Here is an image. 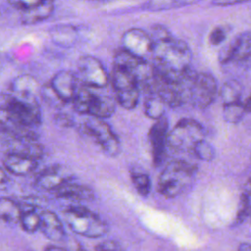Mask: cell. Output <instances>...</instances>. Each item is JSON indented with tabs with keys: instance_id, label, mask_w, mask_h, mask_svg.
<instances>
[{
	"instance_id": "cell-8",
	"label": "cell",
	"mask_w": 251,
	"mask_h": 251,
	"mask_svg": "<svg viewBox=\"0 0 251 251\" xmlns=\"http://www.w3.org/2000/svg\"><path fill=\"white\" fill-rule=\"evenodd\" d=\"M218 94V84L215 77L208 73H196L189 89L188 100L193 107L205 109L209 107Z\"/></svg>"
},
{
	"instance_id": "cell-5",
	"label": "cell",
	"mask_w": 251,
	"mask_h": 251,
	"mask_svg": "<svg viewBox=\"0 0 251 251\" xmlns=\"http://www.w3.org/2000/svg\"><path fill=\"white\" fill-rule=\"evenodd\" d=\"M204 136L205 130L197 121L182 119L168 132V147L176 152H190Z\"/></svg>"
},
{
	"instance_id": "cell-7",
	"label": "cell",
	"mask_w": 251,
	"mask_h": 251,
	"mask_svg": "<svg viewBox=\"0 0 251 251\" xmlns=\"http://www.w3.org/2000/svg\"><path fill=\"white\" fill-rule=\"evenodd\" d=\"M82 124L84 132L91 136L101 147L105 154L115 157L121 152V144L118 136L112 131L111 127L103 119L89 116Z\"/></svg>"
},
{
	"instance_id": "cell-24",
	"label": "cell",
	"mask_w": 251,
	"mask_h": 251,
	"mask_svg": "<svg viewBox=\"0 0 251 251\" xmlns=\"http://www.w3.org/2000/svg\"><path fill=\"white\" fill-rule=\"evenodd\" d=\"M22 214L21 205L9 197H0V220L9 224H17Z\"/></svg>"
},
{
	"instance_id": "cell-36",
	"label": "cell",
	"mask_w": 251,
	"mask_h": 251,
	"mask_svg": "<svg viewBox=\"0 0 251 251\" xmlns=\"http://www.w3.org/2000/svg\"><path fill=\"white\" fill-rule=\"evenodd\" d=\"M41 1H43V0H8L10 5H12L13 7L20 9V10L36 5V4L40 3Z\"/></svg>"
},
{
	"instance_id": "cell-43",
	"label": "cell",
	"mask_w": 251,
	"mask_h": 251,
	"mask_svg": "<svg viewBox=\"0 0 251 251\" xmlns=\"http://www.w3.org/2000/svg\"><path fill=\"white\" fill-rule=\"evenodd\" d=\"M1 66H2V60H1V57H0V68H1Z\"/></svg>"
},
{
	"instance_id": "cell-16",
	"label": "cell",
	"mask_w": 251,
	"mask_h": 251,
	"mask_svg": "<svg viewBox=\"0 0 251 251\" xmlns=\"http://www.w3.org/2000/svg\"><path fill=\"white\" fill-rule=\"evenodd\" d=\"M40 214L39 229L46 238L59 242L65 237V229L60 218L51 211H42Z\"/></svg>"
},
{
	"instance_id": "cell-30",
	"label": "cell",
	"mask_w": 251,
	"mask_h": 251,
	"mask_svg": "<svg viewBox=\"0 0 251 251\" xmlns=\"http://www.w3.org/2000/svg\"><path fill=\"white\" fill-rule=\"evenodd\" d=\"M191 154H193L196 158L202 161H212L215 157V150L213 146L208 143L204 138L199 140L190 150Z\"/></svg>"
},
{
	"instance_id": "cell-18",
	"label": "cell",
	"mask_w": 251,
	"mask_h": 251,
	"mask_svg": "<svg viewBox=\"0 0 251 251\" xmlns=\"http://www.w3.org/2000/svg\"><path fill=\"white\" fill-rule=\"evenodd\" d=\"M52 192L57 197L75 200H90L94 197V193L90 187L73 182L72 179L64 182Z\"/></svg>"
},
{
	"instance_id": "cell-12",
	"label": "cell",
	"mask_w": 251,
	"mask_h": 251,
	"mask_svg": "<svg viewBox=\"0 0 251 251\" xmlns=\"http://www.w3.org/2000/svg\"><path fill=\"white\" fill-rule=\"evenodd\" d=\"M0 140L3 142L7 153L20 154L36 160H39L44 153L43 146L35 138L1 135Z\"/></svg>"
},
{
	"instance_id": "cell-22",
	"label": "cell",
	"mask_w": 251,
	"mask_h": 251,
	"mask_svg": "<svg viewBox=\"0 0 251 251\" xmlns=\"http://www.w3.org/2000/svg\"><path fill=\"white\" fill-rule=\"evenodd\" d=\"M251 102L249 96L245 100H240L235 103L224 105L223 117L224 120L230 124H236L242 120L244 115L251 109Z\"/></svg>"
},
{
	"instance_id": "cell-19",
	"label": "cell",
	"mask_w": 251,
	"mask_h": 251,
	"mask_svg": "<svg viewBox=\"0 0 251 251\" xmlns=\"http://www.w3.org/2000/svg\"><path fill=\"white\" fill-rule=\"evenodd\" d=\"M231 61L244 62L249 59L251 53V34L244 31L228 43Z\"/></svg>"
},
{
	"instance_id": "cell-25",
	"label": "cell",
	"mask_w": 251,
	"mask_h": 251,
	"mask_svg": "<svg viewBox=\"0 0 251 251\" xmlns=\"http://www.w3.org/2000/svg\"><path fill=\"white\" fill-rule=\"evenodd\" d=\"M10 91L19 94L36 96V93L40 91V87L34 77L27 75H23L14 78V80L11 83Z\"/></svg>"
},
{
	"instance_id": "cell-26",
	"label": "cell",
	"mask_w": 251,
	"mask_h": 251,
	"mask_svg": "<svg viewBox=\"0 0 251 251\" xmlns=\"http://www.w3.org/2000/svg\"><path fill=\"white\" fill-rule=\"evenodd\" d=\"M241 94H242V85L237 80H234V79L226 81L220 89V96L224 105L240 101Z\"/></svg>"
},
{
	"instance_id": "cell-42",
	"label": "cell",
	"mask_w": 251,
	"mask_h": 251,
	"mask_svg": "<svg viewBox=\"0 0 251 251\" xmlns=\"http://www.w3.org/2000/svg\"><path fill=\"white\" fill-rule=\"evenodd\" d=\"M64 247L61 246H57V245H49L45 247V250H64Z\"/></svg>"
},
{
	"instance_id": "cell-40",
	"label": "cell",
	"mask_w": 251,
	"mask_h": 251,
	"mask_svg": "<svg viewBox=\"0 0 251 251\" xmlns=\"http://www.w3.org/2000/svg\"><path fill=\"white\" fill-rule=\"evenodd\" d=\"M8 182H9V178H8L5 171L0 168V190L5 189L8 185Z\"/></svg>"
},
{
	"instance_id": "cell-29",
	"label": "cell",
	"mask_w": 251,
	"mask_h": 251,
	"mask_svg": "<svg viewBox=\"0 0 251 251\" xmlns=\"http://www.w3.org/2000/svg\"><path fill=\"white\" fill-rule=\"evenodd\" d=\"M249 213H250V186H249V181H247L246 187L244 188L240 197L239 208L234 221V225L237 226L244 223L248 218Z\"/></svg>"
},
{
	"instance_id": "cell-10",
	"label": "cell",
	"mask_w": 251,
	"mask_h": 251,
	"mask_svg": "<svg viewBox=\"0 0 251 251\" xmlns=\"http://www.w3.org/2000/svg\"><path fill=\"white\" fill-rule=\"evenodd\" d=\"M123 49L142 59L152 55L153 42L147 31L141 28H129L122 37ZM147 60V59H146Z\"/></svg>"
},
{
	"instance_id": "cell-4",
	"label": "cell",
	"mask_w": 251,
	"mask_h": 251,
	"mask_svg": "<svg viewBox=\"0 0 251 251\" xmlns=\"http://www.w3.org/2000/svg\"><path fill=\"white\" fill-rule=\"evenodd\" d=\"M65 219L75 233L89 238L101 237L109 229L108 225L98 215L81 205L68 208Z\"/></svg>"
},
{
	"instance_id": "cell-28",
	"label": "cell",
	"mask_w": 251,
	"mask_h": 251,
	"mask_svg": "<svg viewBox=\"0 0 251 251\" xmlns=\"http://www.w3.org/2000/svg\"><path fill=\"white\" fill-rule=\"evenodd\" d=\"M165 105L164 101L156 93H152L144 103V113L148 118L158 120L165 114Z\"/></svg>"
},
{
	"instance_id": "cell-2",
	"label": "cell",
	"mask_w": 251,
	"mask_h": 251,
	"mask_svg": "<svg viewBox=\"0 0 251 251\" xmlns=\"http://www.w3.org/2000/svg\"><path fill=\"white\" fill-rule=\"evenodd\" d=\"M0 107L18 124L31 128L41 124V110L35 95L10 91L0 95Z\"/></svg>"
},
{
	"instance_id": "cell-32",
	"label": "cell",
	"mask_w": 251,
	"mask_h": 251,
	"mask_svg": "<svg viewBox=\"0 0 251 251\" xmlns=\"http://www.w3.org/2000/svg\"><path fill=\"white\" fill-rule=\"evenodd\" d=\"M131 180L136 191L143 197H146L151 190V180L145 173H131Z\"/></svg>"
},
{
	"instance_id": "cell-6",
	"label": "cell",
	"mask_w": 251,
	"mask_h": 251,
	"mask_svg": "<svg viewBox=\"0 0 251 251\" xmlns=\"http://www.w3.org/2000/svg\"><path fill=\"white\" fill-rule=\"evenodd\" d=\"M112 83L117 102L125 109H134L139 101L140 88L135 75L123 68L114 66Z\"/></svg>"
},
{
	"instance_id": "cell-39",
	"label": "cell",
	"mask_w": 251,
	"mask_h": 251,
	"mask_svg": "<svg viewBox=\"0 0 251 251\" xmlns=\"http://www.w3.org/2000/svg\"><path fill=\"white\" fill-rule=\"evenodd\" d=\"M250 0H213L212 4L214 6H229V5H234V4H239V3H245Z\"/></svg>"
},
{
	"instance_id": "cell-20",
	"label": "cell",
	"mask_w": 251,
	"mask_h": 251,
	"mask_svg": "<svg viewBox=\"0 0 251 251\" xmlns=\"http://www.w3.org/2000/svg\"><path fill=\"white\" fill-rule=\"evenodd\" d=\"M114 112L115 102L111 97L93 92L89 103L87 115L104 119L112 116Z\"/></svg>"
},
{
	"instance_id": "cell-17",
	"label": "cell",
	"mask_w": 251,
	"mask_h": 251,
	"mask_svg": "<svg viewBox=\"0 0 251 251\" xmlns=\"http://www.w3.org/2000/svg\"><path fill=\"white\" fill-rule=\"evenodd\" d=\"M54 11V0H43L31 7L21 10V22L24 25H34L49 18Z\"/></svg>"
},
{
	"instance_id": "cell-27",
	"label": "cell",
	"mask_w": 251,
	"mask_h": 251,
	"mask_svg": "<svg viewBox=\"0 0 251 251\" xmlns=\"http://www.w3.org/2000/svg\"><path fill=\"white\" fill-rule=\"evenodd\" d=\"M93 91L89 89V87L85 85H81L78 87L75 97L73 98L72 102L74 109L81 115H87L89 103L92 97Z\"/></svg>"
},
{
	"instance_id": "cell-35",
	"label": "cell",
	"mask_w": 251,
	"mask_h": 251,
	"mask_svg": "<svg viewBox=\"0 0 251 251\" xmlns=\"http://www.w3.org/2000/svg\"><path fill=\"white\" fill-rule=\"evenodd\" d=\"M227 28L225 26H216L209 35V41L212 45H220L227 36Z\"/></svg>"
},
{
	"instance_id": "cell-38",
	"label": "cell",
	"mask_w": 251,
	"mask_h": 251,
	"mask_svg": "<svg viewBox=\"0 0 251 251\" xmlns=\"http://www.w3.org/2000/svg\"><path fill=\"white\" fill-rule=\"evenodd\" d=\"M55 121L58 125L62 126H71L74 125L72 117H70L69 115H67L65 113L57 114L55 116Z\"/></svg>"
},
{
	"instance_id": "cell-31",
	"label": "cell",
	"mask_w": 251,
	"mask_h": 251,
	"mask_svg": "<svg viewBox=\"0 0 251 251\" xmlns=\"http://www.w3.org/2000/svg\"><path fill=\"white\" fill-rule=\"evenodd\" d=\"M184 6L182 0H148L143 5L144 10L159 12Z\"/></svg>"
},
{
	"instance_id": "cell-41",
	"label": "cell",
	"mask_w": 251,
	"mask_h": 251,
	"mask_svg": "<svg viewBox=\"0 0 251 251\" xmlns=\"http://www.w3.org/2000/svg\"><path fill=\"white\" fill-rule=\"evenodd\" d=\"M238 249H239V251H250L251 247H250L249 243L245 242V243H242V244L239 246Z\"/></svg>"
},
{
	"instance_id": "cell-14",
	"label": "cell",
	"mask_w": 251,
	"mask_h": 251,
	"mask_svg": "<svg viewBox=\"0 0 251 251\" xmlns=\"http://www.w3.org/2000/svg\"><path fill=\"white\" fill-rule=\"evenodd\" d=\"M71 179L72 175L68 174L65 168L55 165L41 171L37 175L34 184L40 189L53 191L64 182Z\"/></svg>"
},
{
	"instance_id": "cell-34",
	"label": "cell",
	"mask_w": 251,
	"mask_h": 251,
	"mask_svg": "<svg viewBox=\"0 0 251 251\" xmlns=\"http://www.w3.org/2000/svg\"><path fill=\"white\" fill-rule=\"evenodd\" d=\"M153 44L156 42H159L161 40H164L166 38H169L170 36H172V34L170 33V31L161 25H154L151 26L150 31L148 32Z\"/></svg>"
},
{
	"instance_id": "cell-37",
	"label": "cell",
	"mask_w": 251,
	"mask_h": 251,
	"mask_svg": "<svg viewBox=\"0 0 251 251\" xmlns=\"http://www.w3.org/2000/svg\"><path fill=\"white\" fill-rule=\"evenodd\" d=\"M95 249L98 250V251H103V250H121L122 247L116 241L106 240V241H103V242L99 243L98 245H96Z\"/></svg>"
},
{
	"instance_id": "cell-1",
	"label": "cell",
	"mask_w": 251,
	"mask_h": 251,
	"mask_svg": "<svg viewBox=\"0 0 251 251\" xmlns=\"http://www.w3.org/2000/svg\"><path fill=\"white\" fill-rule=\"evenodd\" d=\"M153 68L162 77L179 81L190 68L192 53L189 46L173 36L153 44Z\"/></svg>"
},
{
	"instance_id": "cell-15",
	"label": "cell",
	"mask_w": 251,
	"mask_h": 251,
	"mask_svg": "<svg viewBox=\"0 0 251 251\" xmlns=\"http://www.w3.org/2000/svg\"><path fill=\"white\" fill-rule=\"evenodd\" d=\"M38 165V160L14 153H7L3 166L5 170L15 176H27L32 173Z\"/></svg>"
},
{
	"instance_id": "cell-3",
	"label": "cell",
	"mask_w": 251,
	"mask_h": 251,
	"mask_svg": "<svg viewBox=\"0 0 251 251\" xmlns=\"http://www.w3.org/2000/svg\"><path fill=\"white\" fill-rule=\"evenodd\" d=\"M197 167L185 160H173L164 168L158 180V190L166 197H176L191 184Z\"/></svg>"
},
{
	"instance_id": "cell-9",
	"label": "cell",
	"mask_w": 251,
	"mask_h": 251,
	"mask_svg": "<svg viewBox=\"0 0 251 251\" xmlns=\"http://www.w3.org/2000/svg\"><path fill=\"white\" fill-rule=\"evenodd\" d=\"M77 73L78 80L89 88H102L109 83V75L105 68L95 57H80L77 61Z\"/></svg>"
},
{
	"instance_id": "cell-11",
	"label": "cell",
	"mask_w": 251,
	"mask_h": 251,
	"mask_svg": "<svg viewBox=\"0 0 251 251\" xmlns=\"http://www.w3.org/2000/svg\"><path fill=\"white\" fill-rule=\"evenodd\" d=\"M168 132L169 123L165 116L156 120V123L151 126L148 138L152 148V158L154 165L160 166L166 157L168 147Z\"/></svg>"
},
{
	"instance_id": "cell-21",
	"label": "cell",
	"mask_w": 251,
	"mask_h": 251,
	"mask_svg": "<svg viewBox=\"0 0 251 251\" xmlns=\"http://www.w3.org/2000/svg\"><path fill=\"white\" fill-rule=\"evenodd\" d=\"M21 209L22 214L19 223L22 228L28 233H33L38 230L40 226V214L36 212V207L33 204L25 203L21 205Z\"/></svg>"
},
{
	"instance_id": "cell-33",
	"label": "cell",
	"mask_w": 251,
	"mask_h": 251,
	"mask_svg": "<svg viewBox=\"0 0 251 251\" xmlns=\"http://www.w3.org/2000/svg\"><path fill=\"white\" fill-rule=\"evenodd\" d=\"M40 94L42 96V98L45 100L46 103L50 104L53 107H62L65 103L57 96V94L54 92V90L52 89V87L50 86V84L48 85H43L42 87H40Z\"/></svg>"
},
{
	"instance_id": "cell-23",
	"label": "cell",
	"mask_w": 251,
	"mask_h": 251,
	"mask_svg": "<svg viewBox=\"0 0 251 251\" xmlns=\"http://www.w3.org/2000/svg\"><path fill=\"white\" fill-rule=\"evenodd\" d=\"M50 36L54 43L63 47L73 46L77 38V31L72 25H57L50 30Z\"/></svg>"
},
{
	"instance_id": "cell-13",
	"label": "cell",
	"mask_w": 251,
	"mask_h": 251,
	"mask_svg": "<svg viewBox=\"0 0 251 251\" xmlns=\"http://www.w3.org/2000/svg\"><path fill=\"white\" fill-rule=\"evenodd\" d=\"M77 76L71 71H59L51 79L50 86L57 96L66 104L72 102L79 85Z\"/></svg>"
}]
</instances>
